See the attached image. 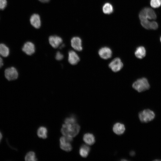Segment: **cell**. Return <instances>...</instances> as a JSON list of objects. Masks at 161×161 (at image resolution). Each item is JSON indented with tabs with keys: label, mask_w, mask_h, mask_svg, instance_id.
<instances>
[{
	"label": "cell",
	"mask_w": 161,
	"mask_h": 161,
	"mask_svg": "<svg viewBox=\"0 0 161 161\" xmlns=\"http://www.w3.org/2000/svg\"><path fill=\"white\" fill-rule=\"evenodd\" d=\"M80 126L77 123L72 124H64L61 129L62 134L65 136L74 137L79 132Z\"/></svg>",
	"instance_id": "1"
},
{
	"label": "cell",
	"mask_w": 161,
	"mask_h": 161,
	"mask_svg": "<svg viewBox=\"0 0 161 161\" xmlns=\"http://www.w3.org/2000/svg\"><path fill=\"white\" fill-rule=\"evenodd\" d=\"M132 87L138 92H141L148 89L150 85L147 79L144 78L139 79L134 82Z\"/></svg>",
	"instance_id": "2"
},
{
	"label": "cell",
	"mask_w": 161,
	"mask_h": 161,
	"mask_svg": "<svg viewBox=\"0 0 161 161\" xmlns=\"http://www.w3.org/2000/svg\"><path fill=\"white\" fill-rule=\"evenodd\" d=\"M138 116L141 122L147 123L152 121L154 119L155 114L153 111L148 109L140 112Z\"/></svg>",
	"instance_id": "3"
},
{
	"label": "cell",
	"mask_w": 161,
	"mask_h": 161,
	"mask_svg": "<svg viewBox=\"0 0 161 161\" xmlns=\"http://www.w3.org/2000/svg\"><path fill=\"white\" fill-rule=\"evenodd\" d=\"M139 18L140 20L145 19H155L157 16L154 11L152 9L145 7L142 10L139 15Z\"/></svg>",
	"instance_id": "4"
},
{
	"label": "cell",
	"mask_w": 161,
	"mask_h": 161,
	"mask_svg": "<svg viewBox=\"0 0 161 161\" xmlns=\"http://www.w3.org/2000/svg\"><path fill=\"white\" fill-rule=\"evenodd\" d=\"M72 140V137L69 136H64L61 137L60 139L61 148L67 152L71 151L72 147L70 143Z\"/></svg>",
	"instance_id": "5"
},
{
	"label": "cell",
	"mask_w": 161,
	"mask_h": 161,
	"mask_svg": "<svg viewBox=\"0 0 161 161\" xmlns=\"http://www.w3.org/2000/svg\"><path fill=\"white\" fill-rule=\"evenodd\" d=\"M4 75L6 78L10 81L16 79L18 77V73L15 67H11L5 69Z\"/></svg>",
	"instance_id": "6"
},
{
	"label": "cell",
	"mask_w": 161,
	"mask_h": 161,
	"mask_svg": "<svg viewBox=\"0 0 161 161\" xmlns=\"http://www.w3.org/2000/svg\"><path fill=\"white\" fill-rule=\"evenodd\" d=\"M109 66L113 71L116 72L120 70L123 66V64L121 59L117 58L112 60Z\"/></svg>",
	"instance_id": "7"
},
{
	"label": "cell",
	"mask_w": 161,
	"mask_h": 161,
	"mask_svg": "<svg viewBox=\"0 0 161 161\" xmlns=\"http://www.w3.org/2000/svg\"><path fill=\"white\" fill-rule=\"evenodd\" d=\"M22 50L27 55H31L35 52V45L31 42H27L24 45L22 48Z\"/></svg>",
	"instance_id": "8"
},
{
	"label": "cell",
	"mask_w": 161,
	"mask_h": 161,
	"mask_svg": "<svg viewBox=\"0 0 161 161\" xmlns=\"http://www.w3.org/2000/svg\"><path fill=\"white\" fill-rule=\"evenodd\" d=\"M49 41L50 45L54 48H58L62 43L61 37L57 35H52L49 37Z\"/></svg>",
	"instance_id": "9"
},
{
	"label": "cell",
	"mask_w": 161,
	"mask_h": 161,
	"mask_svg": "<svg viewBox=\"0 0 161 161\" xmlns=\"http://www.w3.org/2000/svg\"><path fill=\"white\" fill-rule=\"evenodd\" d=\"M98 54L102 58L107 59L111 57L112 52L110 48L107 47H104L99 50Z\"/></svg>",
	"instance_id": "10"
},
{
	"label": "cell",
	"mask_w": 161,
	"mask_h": 161,
	"mask_svg": "<svg viewBox=\"0 0 161 161\" xmlns=\"http://www.w3.org/2000/svg\"><path fill=\"white\" fill-rule=\"evenodd\" d=\"M71 43L72 47L75 50L79 51L82 50V41L79 37H73L71 40Z\"/></svg>",
	"instance_id": "11"
},
{
	"label": "cell",
	"mask_w": 161,
	"mask_h": 161,
	"mask_svg": "<svg viewBox=\"0 0 161 161\" xmlns=\"http://www.w3.org/2000/svg\"><path fill=\"white\" fill-rule=\"evenodd\" d=\"M30 21L31 25L36 29L39 28L41 22L40 16L37 14H34L30 17Z\"/></svg>",
	"instance_id": "12"
},
{
	"label": "cell",
	"mask_w": 161,
	"mask_h": 161,
	"mask_svg": "<svg viewBox=\"0 0 161 161\" xmlns=\"http://www.w3.org/2000/svg\"><path fill=\"white\" fill-rule=\"evenodd\" d=\"M80 60L79 57L75 52L72 50L69 52L68 60L70 64L72 65H75L80 61Z\"/></svg>",
	"instance_id": "13"
},
{
	"label": "cell",
	"mask_w": 161,
	"mask_h": 161,
	"mask_svg": "<svg viewBox=\"0 0 161 161\" xmlns=\"http://www.w3.org/2000/svg\"><path fill=\"white\" fill-rule=\"evenodd\" d=\"M113 130L116 134L120 135L124 133L125 130V128L123 124L117 123L114 125Z\"/></svg>",
	"instance_id": "14"
},
{
	"label": "cell",
	"mask_w": 161,
	"mask_h": 161,
	"mask_svg": "<svg viewBox=\"0 0 161 161\" xmlns=\"http://www.w3.org/2000/svg\"><path fill=\"white\" fill-rule=\"evenodd\" d=\"M84 142L87 144L91 145L95 142V137L92 134L87 133L85 134L83 137Z\"/></svg>",
	"instance_id": "15"
},
{
	"label": "cell",
	"mask_w": 161,
	"mask_h": 161,
	"mask_svg": "<svg viewBox=\"0 0 161 161\" xmlns=\"http://www.w3.org/2000/svg\"><path fill=\"white\" fill-rule=\"evenodd\" d=\"M90 150V148L88 146L85 144L83 145L80 148L79 154L82 157H86L88 156Z\"/></svg>",
	"instance_id": "16"
},
{
	"label": "cell",
	"mask_w": 161,
	"mask_h": 161,
	"mask_svg": "<svg viewBox=\"0 0 161 161\" xmlns=\"http://www.w3.org/2000/svg\"><path fill=\"white\" fill-rule=\"evenodd\" d=\"M135 55L138 58L142 59L144 58L146 55V50L145 48L143 46L138 47L135 52Z\"/></svg>",
	"instance_id": "17"
},
{
	"label": "cell",
	"mask_w": 161,
	"mask_h": 161,
	"mask_svg": "<svg viewBox=\"0 0 161 161\" xmlns=\"http://www.w3.org/2000/svg\"><path fill=\"white\" fill-rule=\"evenodd\" d=\"M47 130L44 126H41L38 128L37 131L38 136L41 138L44 139L47 137Z\"/></svg>",
	"instance_id": "18"
},
{
	"label": "cell",
	"mask_w": 161,
	"mask_h": 161,
	"mask_svg": "<svg viewBox=\"0 0 161 161\" xmlns=\"http://www.w3.org/2000/svg\"><path fill=\"white\" fill-rule=\"evenodd\" d=\"M8 47L4 44H0V55L4 57H7L9 54Z\"/></svg>",
	"instance_id": "19"
},
{
	"label": "cell",
	"mask_w": 161,
	"mask_h": 161,
	"mask_svg": "<svg viewBox=\"0 0 161 161\" xmlns=\"http://www.w3.org/2000/svg\"><path fill=\"white\" fill-rule=\"evenodd\" d=\"M113 10V7L111 4L109 3H105L103 7V12L106 14L112 13Z\"/></svg>",
	"instance_id": "20"
},
{
	"label": "cell",
	"mask_w": 161,
	"mask_h": 161,
	"mask_svg": "<svg viewBox=\"0 0 161 161\" xmlns=\"http://www.w3.org/2000/svg\"><path fill=\"white\" fill-rule=\"evenodd\" d=\"M25 160L26 161H35L37 160L34 152L30 151L27 153L25 156Z\"/></svg>",
	"instance_id": "21"
},
{
	"label": "cell",
	"mask_w": 161,
	"mask_h": 161,
	"mask_svg": "<svg viewBox=\"0 0 161 161\" xmlns=\"http://www.w3.org/2000/svg\"><path fill=\"white\" fill-rule=\"evenodd\" d=\"M64 123L66 124H72L76 123L77 120L75 116H72L65 119Z\"/></svg>",
	"instance_id": "22"
},
{
	"label": "cell",
	"mask_w": 161,
	"mask_h": 161,
	"mask_svg": "<svg viewBox=\"0 0 161 161\" xmlns=\"http://www.w3.org/2000/svg\"><path fill=\"white\" fill-rule=\"evenodd\" d=\"M150 4L153 8H158L161 6V0H151Z\"/></svg>",
	"instance_id": "23"
},
{
	"label": "cell",
	"mask_w": 161,
	"mask_h": 161,
	"mask_svg": "<svg viewBox=\"0 0 161 161\" xmlns=\"http://www.w3.org/2000/svg\"><path fill=\"white\" fill-rule=\"evenodd\" d=\"M151 22L148 19H143L141 20V24L142 26L146 29H150Z\"/></svg>",
	"instance_id": "24"
},
{
	"label": "cell",
	"mask_w": 161,
	"mask_h": 161,
	"mask_svg": "<svg viewBox=\"0 0 161 161\" xmlns=\"http://www.w3.org/2000/svg\"><path fill=\"white\" fill-rule=\"evenodd\" d=\"M7 4L6 0H0V10H4L6 7Z\"/></svg>",
	"instance_id": "25"
},
{
	"label": "cell",
	"mask_w": 161,
	"mask_h": 161,
	"mask_svg": "<svg viewBox=\"0 0 161 161\" xmlns=\"http://www.w3.org/2000/svg\"><path fill=\"white\" fill-rule=\"evenodd\" d=\"M158 27V24L155 21L151 22L150 24V29L156 30Z\"/></svg>",
	"instance_id": "26"
},
{
	"label": "cell",
	"mask_w": 161,
	"mask_h": 161,
	"mask_svg": "<svg viewBox=\"0 0 161 161\" xmlns=\"http://www.w3.org/2000/svg\"><path fill=\"white\" fill-rule=\"evenodd\" d=\"M64 55L59 52H57L55 56L56 59L58 61L61 60L63 58Z\"/></svg>",
	"instance_id": "27"
},
{
	"label": "cell",
	"mask_w": 161,
	"mask_h": 161,
	"mask_svg": "<svg viewBox=\"0 0 161 161\" xmlns=\"http://www.w3.org/2000/svg\"><path fill=\"white\" fill-rule=\"evenodd\" d=\"M3 60L0 56V68H1L3 65Z\"/></svg>",
	"instance_id": "28"
},
{
	"label": "cell",
	"mask_w": 161,
	"mask_h": 161,
	"mask_svg": "<svg viewBox=\"0 0 161 161\" xmlns=\"http://www.w3.org/2000/svg\"><path fill=\"white\" fill-rule=\"evenodd\" d=\"M38 0L43 3H47L49 2L50 0Z\"/></svg>",
	"instance_id": "29"
},
{
	"label": "cell",
	"mask_w": 161,
	"mask_h": 161,
	"mask_svg": "<svg viewBox=\"0 0 161 161\" xmlns=\"http://www.w3.org/2000/svg\"><path fill=\"white\" fill-rule=\"evenodd\" d=\"M130 154L132 156H133L135 154V152L134 151H132L130 152Z\"/></svg>",
	"instance_id": "30"
},
{
	"label": "cell",
	"mask_w": 161,
	"mask_h": 161,
	"mask_svg": "<svg viewBox=\"0 0 161 161\" xmlns=\"http://www.w3.org/2000/svg\"><path fill=\"white\" fill-rule=\"evenodd\" d=\"M2 138V135L1 133L0 132V142Z\"/></svg>",
	"instance_id": "31"
},
{
	"label": "cell",
	"mask_w": 161,
	"mask_h": 161,
	"mask_svg": "<svg viewBox=\"0 0 161 161\" xmlns=\"http://www.w3.org/2000/svg\"><path fill=\"white\" fill-rule=\"evenodd\" d=\"M64 46V44H63L61 45V46L60 47V48H62Z\"/></svg>",
	"instance_id": "32"
},
{
	"label": "cell",
	"mask_w": 161,
	"mask_h": 161,
	"mask_svg": "<svg viewBox=\"0 0 161 161\" xmlns=\"http://www.w3.org/2000/svg\"><path fill=\"white\" fill-rule=\"evenodd\" d=\"M160 41H161V37L160 38Z\"/></svg>",
	"instance_id": "33"
}]
</instances>
